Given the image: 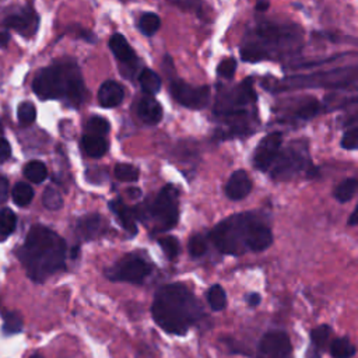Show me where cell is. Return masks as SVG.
Returning <instances> with one entry per match:
<instances>
[{
    "label": "cell",
    "instance_id": "6",
    "mask_svg": "<svg viewBox=\"0 0 358 358\" xmlns=\"http://www.w3.org/2000/svg\"><path fill=\"white\" fill-rule=\"evenodd\" d=\"M357 69L341 68L330 72H319L306 76H291L286 77L277 84L279 91L295 90V88H311V87H347L354 84L357 80Z\"/></svg>",
    "mask_w": 358,
    "mask_h": 358
},
{
    "label": "cell",
    "instance_id": "14",
    "mask_svg": "<svg viewBox=\"0 0 358 358\" xmlns=\"http://www.w3.org/2000/svg\"><path fill=\"white\" fill-rule=\"evenodd\" d=\"M40 24V19L37 13L31 8H24L20 12L10 15L5 20V27L17 31L24 37H31L37 33Z\"/></svg>",
    "mask_w": 358,
    "mask_h": 358
},
{
    "label": "cell",
    "instance_id": "8",
    "mask_svg": "<svg viewBox=\"0 0 358 358\" xmlns=\"http://www.w3.org/2000/svg\"><path fill=\"white\" fill-rule=\"evenodd\" d=\"M148 213L157 223V231H168L173 228L179 219L178 191L175 187H164L148 208Z\"/></svg>",
    "mask_w": 358,
    "mask_h": 358
},
{
    "label": "cell",
    "instance_id": "29",
    "mask_svg": "<svg viewBox=\"0 0 358 358\" xmlns=\"http://www.w3.org/2000/svg\"><path fill=\"white\" fill-rule=\"evenodd\" d=\"M17 226V217L10 209H0V234L8 237Z\"/></svg>",
    "mask_w": 358,
    "mask_h": 358
},
{
    "label": "cell",
    "instance_id": "40",
    "mask_svg": "<svg viewBox=\"0 0 358 358\" xmlns=\"http://www.w3.org/2000/svg\"><path fill=\"white\" fill-rule=\"evenodd\" d=\"M208 251V242L203 235L196 234L189 240V252L194 258H201Z\"/></svg>",
    "mask_w": 358,
    "mask_h": 358
},
{
    "label": "cell",
    "instance_id": "28",
    "mask_svg": "<svg viewBox=\"0 0 358 358\" xmlns=\"http://www.w3.org/2000/svg\"><path fill=\"white\" fill-rule=\"evenodd\" d=\"M159 27H161V20L155 13H146L139 20V29L147 37L154 36L159 30Z\"/></svg>",
    "mask_w": 358,
    "mask_h": 358
},
{
    "label": "cell",
    "instance_id": "50",
    "mask_svg": "<svg viewBox=\"0 0 358 358\" xmlns=\"http://www.w3.org/2000/svg\"><path fill=\"white\" fill-rule=\"evenodd\" d=\"M31 358H42V357H41V355H38V354H36V355H33Z\"/></svg>",
    "mask_w": 358,
    "mask_h": 358
},
{
    "label": "cell",
    "instance_id": "13",
    "mask_svg": "<svg viewBox=\"0 0 358 358\" xmlns=\"http://www.w3.org/2000/svg\"><path fill=\"white\" fill-rule=\"evenodd\" d=\"M283 141V134L280 132H273L262 139L259 146L256 147L254 155V164L260 171H267L273 165L274 159L280 153Z\"/></svg>",
    "mask_w": 358,
    "mask_h": 358
},
{
    "label": "cell",
    "instance_id": "19",
    "mask_svg": "<svg viewBox=\"0 0 358 358\" xmlns=\"http://www.w3.org/2000/svg\"><path fill=\"white\" fill-rule=\"evenodd\" d=\"M125 98V91L122 86L114 80H108L101 84L98 90V102L104 108H115Z\"/></svg>",
    "mask_w": 358,
    "mask_h": 358
},
{
    "label": "cell",
    "instance_id": "51",
    "mask_svg": "<svg viewBox=\"0 0 358 358\" xmlns=\"http://www.w3.org/2000/svg\"><path fill=\"white\" fill-rule=\"evenodd\" d=\"M2 133H3V129H2V125H0V136H2Z\"/></svg>",
    "mask_w": 358,
    "mask_h": 358
},
{
    "label": "cell",
    "instance_id": "7",
    "mask_svg": "<svg viewBox=\"0 0 358 358\" xmlns=\"http://www.w3.org/2000/svg\"><path fill=\"white\" fill-rule=\"evenodd\" d=\"M255 102L256 94L252 86V79H247L235 88L219 94L216 112L223 118L235 122L237 119L247 118V108Z\"/></svg>",
    "mask_w": 358,
    "mask_h": 358
},
{
    "label": "cell",
    "instance_id": "10",
    "mask_svg": "<svg viewBox=\"0 0 358 358\" xmlns=\"http://www.w3.org/2000/svg\"><path fill=\"white\" fill-rule=\"evenodd\" d=\"M151 273V266L137 256H126L107 272L112 281H127L140 284Z\"/></svg>",
    "mask_w": 358,
    "mask_h": 358
},
{
    "label": "cell",
    "instance_id": "25",
    "mask_svg": "<svg viewBox=\"0 0 358 358\" xmlns=\"http://www.w3.org/2000/svg\"><path fill=\"white\" fill-rule=\"evenodd\" d=\"M357 187H358V182L355 178H347L334 189L333 195L340 203H347L354 198L357 192Z\"/></svg>",
    "mask_w": 358,
    "mask_h": 358
},
{
    "label": "cell",
    "instance_id": "39",
    "mask_svg": "<svg viewBox=\"0 0 358 358\" xmlns=\"http://www.w3.org/2000/svg\"><path fill=\"white\" fill-rule=\"evenodd\" d=\"M161 249L168 256V259H175L179 254V242L175 237H164L158 241Z\"/></svg>",
    "mask_w": 358,
    "mask_h": 358
},
{
    "label": "cell",
    "instance_id": "38",
    "mask_svg": "<svg viewBox=\"0 0 358 358\" xmlns=\"http://www.w3.org/2000/svg\"><path fill=\"white\" fill-rule=\"evenodd\" d=\"M87 129L90 130V134H97V136H104L109 132L111 125L109 122L102 118V116H93L87 122Z\"/></svg>",
    "mask_w": 358,
    "mask_h": 358
},
{
    "label": "cell",
    "instance_id": "52",
    "mask_svg": "<svg viewBox=\"0 0 358 358\" xmlns=\"http://www.w3.org/2000/svg\"><path fill=\"white\" fill-rule=\"evenodd\" d=\"M122 2H127V0H122Z\"/></svg>",
    "mask_w": 358,
    "mask_h": 358
},
{
    "label": "cell",
    "instance_id": "26",
    "mask_svg": "<svg viewBox=\"0 0 358 358\" xmlns=\"http://www.w3.org/2000/svg\"><path fill=\"white\" fill-rule=\"evenodd\" d=\"M330 354L333 358H351L355 354V347L347 337H340L332 343Z\"/></svg>",
    "mask_w": 358,
    "mask_h": 358
},
{
    "label": "cell",
    "instance_id": "18",
    "mask_svg": "<svg viewBox=\"0 0 358 358\" xmlns=\"http://www.w3.org/2000/svg\"><path fill=\"white\" fill-rule=\"evenodd\" d=\"M139 118L147 125H157L162 119V107L153 95H144L137 105Z\"/></svg>",
    "mask_w": 358,
    "mask_h": 358
},
{
    "label": "cell",
    "instance_id": "47",
    "mask_svg": "<svg viewBox=\"0 0 358 358\" xmlns=\"http://www.w3.org/2000/svg\"><path fill=\"white\" fill-rule=\"evenodd\" d=\"M269 8H270L269 0H258V3H256V10L258 12H266Z\"/></svg>",
    "mask_w": 358,
    "mask_h": 358
},
{
    "label": "cell",
    "instance_id": "3",
    "mask_svg": "<svg viewBox=\"0 0 358 358\" xmlns=\"http://www.w3.org/2000/svg\"><path fill=\"white\" fill-rule=\"evenodd\" d=\"M33 90L41 100H66L80 105L87 97L80 69L73 62H62L42 69L33 81Z\"/></svg>",
    "mask_w": 358,
    "mask_h": 358
},
{
    "label": "cell",
    "instance_id": "2",
    "mask_svg": "<svg viewBox=\"0 0 358 358\" xmlns=\"http://www.w3.org/2000/svg\"><path fill=\"white\" fill-rule=\"evenodd\" d=\"M151 313L162 330L184 336L202 318L203 309L185 286L169 284L157 291Z\"/></svg>",
    "mask_w": 358,
    "mask_h": 358
},
{
    "label": "cell",
    "instance_id": "20",
    "mask_svg": "<svg viewBox=\"0 0 358 358\" xmlns=\"http://www.w3.org/2000/svg\"><path fill=\"white\" fill-rule=\"evenodd\" d=\"M109 209L115 216L118 217L120 226L130 234L136 235L137 234V224H136V215L134 210L127 208L120 199L109 202Z\"/></svg>",
    "mask_w": 358,
    "mask_h": 358
},
{
    "label": "cell",
    "instance_id": "45",
    "mask_svg": "<svg viewBox=\"0 0 358 358\" xmlns=\"http://www.w3.org/2000/svg\"><path fill=\"white\" fill-rule=\"evenodd\" d=\"M247 302L249 306H258L260 304V295L258 293H251L247 295Z\"/></svg>",
    "mask_w": 358,
    "mask_h": 358
},
{
    "label": "cell",
    "instance_id": "9",
    "mask_svg": "<svg viewBox=\"0 0 358 358\" xmlns=\"http://www.w3.org/2000/svg\"><path fill=\"white\" fill-rule=\"evenodd\" d=\"M308 155L302 150H295L294 147H288L283 153H279L277 158L273 162L272 176L279 181H287L301 173L308 165ZM270 166V168H272Z\"/></svg>",
    "mask_w": 358,
    "mask_h": 358
},
{
    "label": "cell",
    "instance_id": "24",
    "mask_svg": "<svg viewBox=\"0 0 358 358\" xmlns=\"http://www.w3.org/2000/svg\"><path fill=\"white\" fill-rule=\"evenodd\" d=\"M24 176L33 184H41V182L45 181L47 176H48L47 165L42 161H38V159L30 161L24 166Z\"/></svg>",
    "mask_w": 358,
    "mask_h": 358
},
{
    "label": "cell",
    "instance_id": "42",
    "mask_svg": "<svg viewBox=\"0 0 358 358\" xmlns=\"http://www.w3.org/2000/svg\"><path fill=\"white\" fill-rule=\"evenodd\" d=\"M341 147L345 150H355L358 147V127L352 126L341 139Z\"/></svg>",
    "mask_w": 358,
    "mask_h": 358
},
{
    "label": "cell",
    "instance_id": "36",
    "mask_svg": "<svg viewBox=\"0 0 358 358\" xmlns=\"http://www.w3.org/2000/svg\"><path fill=\"white\" fill-rule=\"evenodd\" d=\"M330 334H332V329L327 325H322V326L316 327L315 330H312L311 340H312V344L315 345V348L319 351L323 350L326 343L329 341Z\"/></svg>",
    "mask_w": 358,
    "mask_h": 358
},
{
    "label": "cell",
    "instance_id": "41",
    "mask_svg": "<svg viewBox=\"0 0 358 358\" xmlns=\"http://www.w3.org/2000/svg\"><path fill=\"white\" fill-rule=\"evenodd\" d=\"M237 70V62L233 58H227L221 61V63L217 68V73L223 79H233Z\"/></svg>",
    "mask_w": 358,
    "mask_h": 358
},
{
    "label": "cell",
    "instance_id": "4",
    "mask_svg": "<svg viewBox=\"0 0 358 358\" xmlns=\"http://www.w3.org/2000/svg\"><path fill=\"white\" fill-rule=\"evenodd\" d=\"M302 33L297 26L262 23L254 37L242 47L241 56L245 62H259L281 54H290L301 44Z\"/></svg>",
    "mask_w": 358,
    "mask_h": 358
},
{
    "label": "cell",
    "instance_id": "44",
    "mask_svg": "<svg viewBox=\"0 0 358 358\" xmlns=\"http://www.w3.org/2000/svg\"><path fill=\"white\" fill-rule=\"evenodd\" d=\"M8 192H9V181L3 175H0V203H3L8 199Z\"/></svg>",
    "mask_w": 358,
    "mask_h": 358
},
{
    "label": "cell",
    "instance_id": "12",
    "mask_svg": "<svg viewBox=\"0 0 358 358\" xmlns=\"http://www.w3.org/2000/svg\"><path fill=\"white\" fill-rule=\"evenodd\" d=\"M258 358H293V345L287 333L280 330L266 333L259 343Z\"/></svg>",
    "mask_w": 358,
    "mask_h": 358
},
{
    "label": "cell",
    "instance_id": "16",
    "mask_svg": "<svg viewBox=\"0 0 358 358\" xmlns=\"http://www.w3.org/2000/svg\"><path fill=\"white\" fill-rule=\"evenodd\" d=\"M272 242H273L272 230L267 226H265L262 221H259L256 217L249 230L248 242H247L248 249L254 252H262L267 249L272 245Z\"/></svg>",
    "mask_w": 358,
    "mask_h": 358
},
{
    "label": "cell",
    "instance_id": "5",
    "mask_svg": "<svg viewBox=\"0 0 358 358\" xmlns=\"http://www.w3.org/2000/svg\"><path fill=\"white\" fill-rule=\"evenodd\" d=\"M256 216L249 213L235 215L215 227L210 238L216 248L227 255H242L248 247V235Z\"/></svg>",
    "mask_w": 358,
    "mask_h": 358
},
{
    "label": "cell",
    "instance_id": "37",
    "mask_svg": "<svg viewBox=\"0 0 358 358\" xmlns=\"http://www.w3.org/2000/svg\"><path fill=\"white\" fill-rule=\"evenodd\" d=\"M17 118H19V122L23 126L31 125L36 120V118H37V109H36L34 104H31V102H22L19 109H17Z\"/></svg>",
    "mask_w": 358,
    "mask_h": 358
},
{
    "label": "cell",
    "instance_id": "43",
    "mask_svg": "<svg viewBox=\"0 0 358 358\" xmlns=\"http://www.w3.org/2000/svg\"><path fill=\"white\" fill-rule=\"evenodd\" d=\"M12 155V147L10 143L3 137L0 136V162H5L9 159Z\"/></svg>",
    "mask_w": 358,
    "mask_h": 358
},
{
    "label": "cell",
    "instance_id": "15",
    "mask_svg": "<svg viewBox=\"0 0 358 358\" xmlns=\"http://www.w3.org/2000/svg\"><path fill=\"white\" fill-rule=\"evenodd\" d=\"M251 191H252V181L247 171L238 169L230 176L226 187V195L231 201H242L251 194Z\"/></svg>",
    "mask_w": 358,
    "mask_h": 358
},
{
    "label": "cell",
    "instance_id": "11",
    "mask_svg": "<svg viewBox=\"0 0 358 358\" xmlns=\"http://www.w3.org/2000/svg\"><path fill=\"white\" fill-rule=\"evenodd\" d=\"M171 94L172 97L187 108L191 109H203L210 101V87H194L184 80H172L171 81Z\"/></svg>",
    "mask_w": 358,
    "mask_h": 358
},
{
    "label": "cell",
    "instance_id": "35",
    "mask_svg": "<svg viewBox=\"0 0 358 358\" xmlns=\"http://www.w3.org/2000/svg\"><path fill=\"white\" fill-rule=\"evenodd\" d=\"M42 203L48 210H59L63 206L62 195L52 187L47 188L42 195Z\"/></svg>",
    "mask_w": 358,
    "mask_h": 358
},
{
    "label": "cell",
    "instance_id": "30",
    "mask_svg": "<svg viewBox=\"0 0 358 358\" xmlns=\"http://www.w3.org/2000/svg\"><path fill=\"white\" fill-rule=\"evenodd\" d=\"M114 173L122 182H136L139 179V169L130 164H116Z\"/></svg>",
    "mask_w": 358,
    "mask_h": 358
},
{
    "label": "cell",
    "instance_id": "46",
    "mask_svg": "<svg viewBox=\"0 0 358 358\" xmlns=\"http://www.w3.org/2000/svg\"><path fill=\"white\" fill-rule=\"evenodd\" d=\"M10 42V34L8 31H0V48L5 49L8 48Z\"/></svg>",
    "mask_w": 358,
    "mask_h": 358
},
{
    "label": "cell",
    "instance_id": "21",
    "mask_svg": "<svg viewBox=\"0 0 358 358\" xmlns=\"http://www.w3.org/2000/svg\"><path fill=\"white\" fill-rule=\"evenodd\" d=\"M109 49L115 55V58L123 65H134L136 55L127 42V40L122 34H114L109 40Z\"/></svg>",
    "mask_w": 358,
    "mask_h": 358
},
{
    "label": "cell",
    "instance_id": "27",
    "mask_svg": "<svg viewBox=\"0 0 358 358\" xmlns=\"http://www.w3.org/2000/svg\"><path fill=\"white\" fill-rule=\"evenodd\" d=\"M12 196H13V202L20 206V208H26L29 206L33 199H34V191L33 188L26 184V182H19L15 188H13V192H12Z\"/></svg>",
    "mask_w": 358,
    "mask_h": 358
},
{
    "label": "cell",
    "instance_id": "31",
    "mask_svg": "<svg viewBox=\"0 0 358 358\" xmlns=\"http://www.w3.org/2000/svg\"><path fill=\"white\" fill-rule=\"evenodd\" d=\"M208 299H209V304L213 311H223L227 305V294H226L224 288L219 284H216L210 288Z\"/></svg>",
    "mask_w": 358,
    "mask_h": 358
},
{
    "label": "cell",
    "instance_id": "17",
    "mask_svg": "<svg viewBox=\"0 0 358 358\" xmlns=\"http://www.w3.org/2000/svg\"><path fill=\"white\" fill-rule=\"evenodd\" d=\"M105 228L104 219L100 215H87L81 217L76 224L77 237L83 241H90L102 234Z\"/></svg>",
    "mask_w": 358,
    "mask_h": 358
},
{
    "label": "cell",
    "instance_id": "1",
    "mask_svg": "<svg viewBox=\"0 0 358 358\" xmlns=\"http://www.w3.org/2000/svg\"><path fill=\"white\" fill-rule=\"evenodd\" d=\"M17 256L27 276L36 283H42L65 267L66 242L55 231L44 226H34Z\"/></svg>",
    "mask_w": 358,
    "mask_h": 358
},
{
    "label": "cell",
    "instance_id": "49",
    "mask_svg": "<svg viewBox=\"0 0 358 358\" xmlns=\"http://www.w3.org/2000/svg\"><path fill=\"white\" fill-rule=\"evenodd\" d=\"M79 252H80V247H75L73 249H72V252H70V256H72V259H76L77 258V255H79Z\"/></svg>",
    "mask_w": 358,
    "mask_h": 358
},
{
    "label": "cell",
    "instance_id": "33",
    "mask_svg": "<svg viewBox=\"0 0 358 358\" xmlns=\"http://www.w3.org/2000/svg\"><path fill=\"white\" fill-rule=\"evenodd\" d=\"M319 108H320V105H319V102L316 100L306 98V100H304L298 105V108H297L294 115L298 119H311V118H313L319 112Z\"/></svg>",
    "mask_w": 358,
    "mask_h": 358
},
{
    "label": "cell",
    "instance_id": "32",
    "mask_svg": "<svg viewBox=\"0 0 358 358\" xmlns=\"http://www.w3.org/2000/svg\"><path fill=\"white\" fill-rule=\"evenodd\" d=\"M168 2L175 5L179 9L185 10V12H191V13L198 15L201 19L206 16L202 0H168Z\"/></svg>",
    "mask_w": 358,
    "mask_h": 358
},
{
    "label": "cell",
    "instance_id": "48",
    "mask_svg": "<svg viewBox=\"0 0 358 358\" xmlns=\"http://www.w3.org/2000/svg\"><path fill=\"white\" fill-rule=\"evenodd\" d=\"M357 215H358V210L355 209L351 216H350V220H348V226H355L357 224Z\"/></svg>",
    "mask_w": 358,
    "mask_h": 358
},
{
    "label": "cell",
    "instance_id": "23",
    "mask_svg": "<svg viewBox=\"0 0 358 358\" xmlns=\"http://www.w3.org/2000/svg\"><path fill=\"white\" fill-rule=\"evenodd\" d=\"M139 83L147 95H154L161 90V77L151 69H144L140 73Z\"/></svg>",
    "mask_w": 358,
    "mask_h": 358
},
{
    "label": "cell",
    "instance_id": "34",
    "mask_svg": "<svg viewBox=\"0 0 358 358\" xmlns=\"http://www.w3.org/2000/svg\"><path fill=\"white\" fill-rule=\"evenodd\" d=\"M3 332L6 334H16L23 330V318L19 312H8L3 315Z\"/></svg>",
    "mask_w": 358,
    "mask_h": 358
},
{
    "label": "cell",
    "instance_id": "22",
    "mask_svg": "<svg viewBox=\"0 0 358 358\" xmlns=\"http://www.w3.org/2000/svg\"><path fill=\"white\" fill-rule=\"evenodd\" d=\"M81 146L86 154L91 158H101L108 151V141L102 136L84 134L81 139Z\"/></svg>",
    "mask_w": 358,
    "mask_h": 358
}]
</instances>
